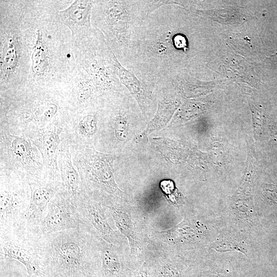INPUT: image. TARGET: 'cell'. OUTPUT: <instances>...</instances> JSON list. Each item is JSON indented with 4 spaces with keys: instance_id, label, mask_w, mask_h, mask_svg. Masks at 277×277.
I'll list each match as a JSON object with an SVG mask.
<instances>
[{
    "instance_id": "cell-2",
    "label": "cell",
    "mask_w": 277,
    "mask_h": 277,
    "mask_svg": "<svg viewBox=\"0 0 277 277\" xmlns=\"http://www.w3.org/2000/svg\"><path fill=\"white\" fill-rule=\"evenodd\" d=\"M0 249L1 260L22 263L31 276H45L43 234L38 228L18 226L0 231Z\"/></svg>"
},
{
    "instance_id": "cell-4",
    "label": "cell",
    "mask_w": 277,
    "mask_h": 277,
    "mask_svg": "<svg viewBox=\"0 0 277 277\" xmlns=\"http://www.w3.org/2000/svg\"><path fill=\"white\" fill-rule=\"evenodd\" d=\"M74 149L73 164L79 173L83 191L88 195L97 190L113 194L116 186L111 170L112 157L87 146H79Z\"/></svg>"
},
{
    "instance_id": "cell-20",
    "label": "cell",
    "mask_w": 277,
    "mask_h": 277,
    "mask_svg": "<svg viewBox=\"0 0 277 277\" xmlns=\"http://www.w3.org/2000/svg\"><path fill=\"white\" fill-rule=\"evenodd\" d=\"M160 187L162 191L169 200L174 204L178 203L180 195L172 181H162L160 183Z\"/></svg>"
},
{
    "instance_id": "cell-11",
    "label": "cell",
    "mask_w": 277,
    "mask_h": 277,
    "mask_svg": "<svg viewBox=\"0 0 277 277\" xmlns=\"http://www.w3.org/2000/svg\"><path fill=\"white\" fill-rule=\"evenodd\" d=\"M92 3L89 1H75L68 7L60 11L61 21L74 35L90 26V16Z\"/></svg>"
},
{
    "instance_id": "cell-8",
    "label": "cell",
    "mask_w": 277,
    "mask_h": 277,
    "mask_svg": "<svg viewBox=\"0 0 277 277\" xmlns=\"http://www.w3.org/2000/svg\"><path fill=\"white\" fill-rule=\"evenodd\" d=\"M80 227L76 207L59 190L48 206L39 232L47 235Z\"/></svg>"
},
{
    "instance_id": "cell-16",
    "label": "cell",
    "mask_w": 277,
    "mask_h": 277,
    "mask_svg": "<svg viewBox=\"0 0 277 277\" xmlns=\"http://www.w3.org/2000/svg\"><path fill=\"white\" fill-rule=\"evenodd\" d=\"M175 104L172 102L164 100L159 104L155 117L149 123L144 134L148 133L156 128H159L168 122L175 108Z\"/></svg>"
},
{
    "instance_id": "cell-13",
    "label": "cell",
    "mask_w": 277,
    "mask_h": 277,
    "mask_svg": "<svg viewBox=\"0 0 277 277\" xmlns=\"http://www.w3.org/2000/svg\"><path fill=\"white\" fill-rule=\"evenodd\" d=\"M113 60L114 66L121 82L128 89L130 93L137 100L139 105L142 106L145 100V93L141 82L134 74L121 64L114 54Z\"/></svg>"
},
{
    "instance_id": "cell-15",
    "label": "cell",
    "mask_w": 277,
    "mask_h": 277,
    "mask_svg": "<svg viewBox=\"0 0 277 277\" xmlns=\"http://www.w3.org/2000/svg\"><path fill=\"white\" fill-rule=\"evenodd\" d=\"M88 71L95 85L104 89L111 86L113 78L110 69L103 63L94 61L89 65Z\"/></svg>"
},
{
    "instance_id": "cell-1",
    "label": "cell",
    "mask_w": 277,
    "mask_h": 277,
    "mask_svg": "<svg viewBox=\"0 0 277 277\" xmlns=\"http://www.w3.org/2000/svg\"><path fill=\"white\" fill-rule=\"evenodd\" d=\"M45 271L53 277H77L85 273L93 254L90 233L83 228L43 234Z\"/></svg>"
},
{
    "instance_id": "cell-7",
    "label": "cell",
    "mask_w": 277,
    "mask_h": 277,
    "mask_svg": "<svg viewBox=\"0 0 277 277\" xmlns=\"http://www.w3.org/2000/svg\"><path fill=\"white\" fill-rule=\"evenodd\" d=\"M28 184L30 190V200L19 226L38 228L50 202L60 190L61 183L40 179L29 181Z\"/></svg>"
},
{
    "instance_id": "cell-9",
    "label": "cell",
    "mask_w": 277,
    "mask_h": 277,
    "mask_svg": "<svg viewBox=\"0 0 277 277\" xmlns=\"http://www.w3.org/2000/svg\"><path fill=\"white\" fill-rule=\"evenodd\" d=\"M76 208L81 220V228L89 233L92 229L109 242L114 240V234L106 220L101 205L85 192L79 199Z\"/></svg>"
},
{
    "instance_id": "cell-14",
    "label": "cell",
    "mask_w": 277,
    "mask_h": 277,
    "mask_svg": "<svg viewBox=\"0 0 277 277\" xmlns=\"http://www.w3.org/2000/svg\"><path fill=\"white\" fill-rule=\"evenodd\" d=\"M31 59L33 72L36 75H43L48 69L49 55L47 46L39 30L37 31Z\"/></svg>"
},
{
    "instance_id": "cell-19",
    "label": "cell",
    "mask_w": 277,
    "mask_h": 277,
    "mask_svg": "<svg viewBox=\"0 0 277 277\" xmlns=\"http://www.w3.org/2000/svg\"><path fill=\"white\" fill-rule=\"evenodd\" d=\"M92 85L89 78L81 80L77 85L76 97L80 103H84L87 101L92 94Z\"/></svg>"
},
{
    "instance_id": "cell-18",
    "label": "cell",
    "mask_w": 277,
    "mask_h": 277,
    "mask_svg": "<svg viewBox=\"0 0 277 277\" xmlns=\"http://www.w3.org/2000/svg\"><path fill=\"white\" fill-rule=\"evenodd\" d=\"M14 40L10 39L6 46L5 52L1 62V67H5L8 70H12L16 66L18 62V56Z\"/></svg>"
},
{
    "instance_id": "cell-5",
    "label": "cell",
    "mask_w": 277,
    "mask_h": 277,
    "mask_svg": "<svg viewBox=\"0 0 277 277\" xmlns=\"http://www.w3.org/2000/svg\"><path fill=\"white\" fill-rule=\"evenodd\" d=\"M0 190V231H2L19 226L29 204L30 190L25 180L1 172Z\"/></svg>"
},
{
    "instance_id": "cell-10",
    "label": "cell",
    "mask_w": 277,
    "mask_h": 277,
    "mask_svg": "<svg viewBox=\"0 0 277 277\" xmlns=\"http://www.w3.org/2000/svg\"><path fill=\"white\" fill-rule=\"evenodd\" d=\"M68 142L61 144L58 155V167L61 179L60 191L76 207L83 194L81 177L72 160Z\"/></svg>"
},
{
    "instance_id": "cell-3",
    "label": "cell",
    "mask_w": 277,
    "mask_h": 277,
    "mask_svg": "<svg viewBox=\"0 0 277 277\" xmlns=\"http://www.w3.org/2000/svg\"><path fill=\"white\" fill-rule=\"evenodd\" d=\"M1 137V158L5 157L10 165L9 170L3 172L18 176L27 183L46 179L41 154L28 137L9 134L3 131Z\"/></svg>"
},
{
    "instance_id": "cell-6",
    "label": "cell",
    "mask_w": 277,
    "mask_h": 277,
    "mask_svg": "<svg viewBox=\"0 0 277 277\" xmlns=\"http://www.w3.org/2000/svg\"><path fill=\"white\" fill-rule=\"evenodd\" d=\"M63 128L51 123L40 129L29 132L28 137L38 149L43 161L46 177L61 182L58 167V155L61 145L60 135Z\"/></svg>"
},
{
    "instance_id": "cell-17",
    "label": "cell",
    "mask_w": 277,
    "mask_h": 277,
    "mask_svg": "<svg viewBox=\"0 0 277 277\" xmlns=\"http://www.w3.org/2000/svg\"><path fill=\"white\" fill-rule=\"evenodd\" d=\"M96 131V120L95 115L86 114L77 120L76 131L84 137H91Z\"/></svg>"
},
{
    "instance_id": "cell-21",
    "label": "cell",
    "mask_w": 277,
    "mask_h": 277,
    "mask_svg": "<svg viewBox=\"0 0 277 277\" xmlns=\"http://www.w3.org/2000/svg\"><path fill=\"white\" fill-rule=\"evenodd\" d=\"M174 41L176 48H184L186 47V41L185 37L181 35L175 36Z\"/></svg>"
},
{
    "instance_id": "cell-12",
    "label": "cell",
    "mask_w": 277,
    "mask_h": 277,
    "mask_svg": "<svg viewBox=\"0 0 277 277\" xmlns=\"http://www.w3.org/2000/svg\"><path fill=\"white\" fill-rule=\"evenodd\" d=\"M105 8L107 22L121 39L126 36L130 23V16L125 7L118 1H109Z\"/></svg>"
}]
</instances>
